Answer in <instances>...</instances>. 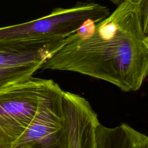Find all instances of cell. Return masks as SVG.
I'll use <instances>...</instances> for the list:
<instances>
[{"instance_id": "1", "label": "cell", "mask_w": 148, "mask_h": 148, "mask_svg": "<svg viewBox=\"0 0 148 148\" xmlns=\"http://www.w3.org/2000/svg\"><path fill=\"white\" fill-rule=\"evenodd\" d=\"M143 2L123 0L106 18L86 22L64 39L40 69L77 72L111 83L123 91L138 90L148 75Z\"/></svg>"}, {"instance_id": "2", "label": "cell", "mask_w": 148, "mask_h": 148, "mask_svg": "<svg viewBox=\"0 0 148 148\" xmlns=\"http://www.w3.org/2000/svg\"><path fill=\"white\" fill-rule=\"evenodd\" d=\"M31 77L0 90V148H11L34 117L39 102L54 83Z\"/></svg>"}, {"instance_id": "3", "label": "cell", "mask_w": 148, "mask_h": 148, "mask_svg": "<svg viewBox=\"0 0 148 148\" xmlns=\"http://www.w3.org/2000/svg\"><path fill=\"white\" fill-rule=\"evenodd\" d=\"M110 10L95 2H78L70 8H57L49 14L28 22L0 28V40L32 36L50 35L65 39L75 34L84 23L100 21Z\"/></svg>"}, {"instance_id": "4", "label": "cell", "mask_w": 148, "mask_h": 148, "mask_svg": "<svg viewBox=\"0 0 148 148\" xmlns=\"http://www.w3.org/2000/svg\"><path fill=\"white\" fill-rule=\"evenodd\" d=\"M64 92L54 82L40 99L32 120L11 148H68Z\"/></svg>"}, {"instance_id": "5", "label": "cell", "mask_w": 148, "mask_h": 148, "mask_svg": "<svg viewBox=\"0 0 148 148\" xmlns=\"http://www.w3.org/2000/svg\"><path fill=\"white\" fill-rule=\"evenodd\" d=\"M64 109L68 131V148H97L96 129L100 123L89 102L65 91Z\"/></svg>"}, {"instance_id": "6", "label": "cell", "mask_w": 148, "mask_h": 148, "mask_svg": "<svg viewBox=\"0 0 148 148\" xmlns=\"http://www.w3.org/2000/svg\"><path fill=\"white\" fill-rule=\"evenodd\" d=\"M50 35L0 40V68L44 62L61 47L62 40Z\"/></svg>"}, {"instance_id": "7", "label": "cell", "mask_w": 148, "mask_h": 148, "mask_svg": "<svg viewBox=\"0 0 148 148\" xmlns=\"http://www.w3.org/2000/svg\"><path fill=\"white\" fill-rule=\"evenodd\" d=\"M96 138L97 148H148V136L125 123L114 127L99 123Z\"/></svg>"}, {"instance_id": "8", "label": "cell", "mask_w": 148, "mask_h": 148, "mask_svg": "<svg viewBox=\"0 0 148 148\" xmlns=\"http://www.w3.org/2000/svg\"><path fill=\"white\" fill-rule=\"evenodd\" d=\"M43 62H32L21 65L0 68V90L5 86L27 80L40 68Z\"/></svg>"}, {"instance_id": "9", "label": "cell", "mask_w": 148, "mask_h": 148, "mask_svg": "<svg viewBox=\"0 0 148 148\" xmlns=\"http://www.w3.org/2000/svg\"><path fill=\"white\" fill-rule=\"evenodd\" d=\"M141 20L143 31L146 37H148V0H143L141 8Z\"/></svg>"}, {"instance_id": "10", "label": "cell", "mask_w": 148, "mask_h": 148, "mask_svg": "<svg viewBox=\"0 0 148 148\" xmlns=\"http://www.w3.org/2000/svg\"><path fill=\"white\" fill-rule=\"evenodd\" d=\"M110 1H111L112 2H113V3H114V4H116V5H118V4H119L123 0H109Z\"/></svg>"}, {"instance_id": "11", "label": "cell", "mask_w": 148, "mask_h": 148, "mask_svg": "<svg viewBox=\"0 0 148 148\" xmlns=\"http://www.w3.org/2000/svg\"><path fill=\"white\" fill-rule=\"evenodd\" d=\"M145 42H146V43L147 46L148 47V37H146V38H145Z\"/></svg>"}]
</instances>
